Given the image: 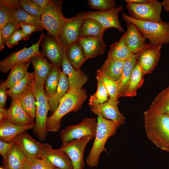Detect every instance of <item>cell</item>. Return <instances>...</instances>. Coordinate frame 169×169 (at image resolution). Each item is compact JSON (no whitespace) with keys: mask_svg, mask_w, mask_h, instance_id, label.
<instances>
[{"mask_svg":"<svg viewBox=\"0 0 169 169\" xmlns=\"http://www.w3.org/2000/svg\"><path fill=\"white\" fill-rule=\"evenodd\" d=\"M144 74L138 62L133 69L128 84L123 96L133 97L137 94V91L143 84Z\"/></svg>","mask_w":169,"mask_h":169,"instance_id":"f1b7e54d","label":"cell"},{"mask_svg":"<svg viewBox=\"0 0 169 169\" xmlns=\"http://www.w3.org/2000/svg\"><path fill=\"white\" fill-rule=\"evenodd\" d=\"M123 20L133 23L150 44L162 46L169 44V22H161L139 20L122 13Z\"/></svg>","mask_w":169,"mask_h":169,"instance_id":"277c9868","label":"cell"},{"mask_svg":"<svg viewBox=\"0 0 169 169\" xmlns=\"http://www.w3.org/2000/svg\"><path fill=\"white\" fill-rule=\"evenodd\" d=\"M33 92L36 100L35 125L33 128V133L40 141L47 137L46 124L48 111L50 110L49 99L46 95L44 85L32 81Z\"/></svg>","mask_w":169,"mask_h":169,"instance_id":"5b68a950","label":"cell"},{"mask_svg":"<svg viewBox=\"0 0 169 169\" xmlns=\"http://www.w3.org/2000/svg\"><path fill=\"white\" fill-rule=\"evenodd\" d=\"M97 122L95 118H86L79 124L68 126L61 131L60 137L62 142L87 136L95 138Z\"/></svg>","mask_w":169,"mask_h":169,"instance_id":"9c48e42d","label":"cell"},{"mask_svg":"<svg viewBox=\"0 0 169 169\" xmlns=\"http://www.w3.org/2000/svg\"><path fill=\"white\" fill-rule=\"evenodd\" d=\"M8 110L4 108L0 107V122L7 120Z\"/></svg>","mask_w":169,"mask_h":169,"instance_id":"816d5d0a","label":"cell"},{"mask_svg":"<svg viewBox=\"0 0 169 169\" xmlns=\"http://www.w3.org/2000/svg\"><path fill=\"white\" fill-rule=\"evenodd\" d=\"M10 12L16 23L19 24L23 23L33 25L44 29L40 18L28 13L22 8Z\"/></svg>","mask_w":169,"mask_h":169,"instance_id":"d590c367","label":"cell"},{"mask_svg":"<svg viewBox=\"0 0 169 169\" xmlns=\"http://www.w3.org/2000/svg\"><path fill=\"white\" fill-rule=\"evenodd\" d=\"M27 161L30 169H54L55 168L41 158H27Z\"/></svg>","mask_w":169,"mask_h":169,"instance_id":"b9f144b4","label":"cell"},{"mask_svg":"<svg viewBox=\"0 0 169 169\" xmlns=\"http://www.w3.org/2000/svg\"><path fill=\"white\" fill-rule=\"evenodd\" d=\"M19 25L24 37V40H28L30 36L33 32L44 29L42 28L29 24L20 23Z\"/></svg>","mask_w":169,"mask_h":169,"instance_id":"f6af8a7d","label":"cell"},{"mask_svg":"<svg viewBox=\"0 0 169 169\" xmlns=\"http://www.w3.org/2000/svg\"><path fill=\"white\" fill-rule=\"evenodd\" d=\"M61 70L58 67L53 65L47 77L44 84V89L48 99L55 93L59 81Z\"/></svg>","mask_w":169,"mask_h":169,"instance_id":"836d02e7","label":"cell"},{"mask_svg":"<svg viewBox=\"0 0 169 169\" xmlns=\"http://www.w3.org/2000/svg\"><path fill=\"white\" fill-rule=\"evenodd\" d=\"M41 158L55 168L73 169L72 161L65 152L60 148L53 149L51 146L47 143H45Z\"/></svg>","mask_w":169,"mask_h":169,"instance_id":"e0dca14e","label":"cell"},{"mask_svg":"<svg viewBox=\"0 0 169 169\" xmlns=\"http://www.w3.org/2000/svg\"><path fill=\"white\" fill-rule=\"evenodd\" d=\"M84 20L79 14L68 18L62 28L59 37V41L65 47L77 42Z\"/></svg>","mask_w":169,"mask_h":169,"instance_id":"9a60e30c","label":"cell"},{"mask_svg":"<svg viewBox=\"0 0 169 169\" xmlns=\"http://www.w3.org/2000/svg\"><path fill=\"white\" fill-rule=\"evenodd\" d=\"M149 0H125L126 3L134 4H140L149 1Z\"/></svg>","mask_w":169,"mask_h":169,"instance_id":"db71d44e","label":"cell"},{"mask_svg":"<svg viewBox=\"0 0 169 169\" xmlns=\"http://www.w3.org/2000/svg\"><path fill=\"white\" fill-rule=\"evenodd\" d=\"M168 152H169V150H168Z\"/></svg>","mask_w":169,"mask_h":169,"instance_id":"94428289","label":"cell"},{"mask_svg":"<svg viewBox=\"0 0 169 169\" xmlns=\"http://www.w3.org/2000/svg\"><path fill=\"white\" fill-rule=\"evenodd\" d=\"M34 72H27L24 76L12 88L7 90V95L11 98L17 97L26 89L30 82L35 79Z\"/></svg>","mask_w":169,"mask_h":169,"instance_id":"8d00e7d4","label":"cell"},{"mask_svg":"<svg viewBox=\"0 0 169 169\" xmlns=\"http://www.w3.org/2000/svg\"><path fill=\"white\" fill-rule=\"evenodd\" d=\"M21 40H24V37L21 29L15 32L7 40L6 44L9 48H11L18 44Z\"/></svg>","mask_w":169,"mask_h":169,"instance_id":"bcb514c9","label":"cell"},{"mask_svg":"<svg viewBox=\"0 0 169 169\" xmlns=\"http://www.w3.org/2000/svg\"><path fill=\"white\" fill-rule=\"evenodd\" d=\"M63 3L61 0H51L43 9L40 18L44 29L58 41L62 28L68 18L63 13Z\"/></svg>","mask_w":169,"mask_h":169,"instance_id":"8992f818","label":"cell"},{"mask_svg":"<svg viewBox=\"0 0 169 169\" xmlns=\"http://www.w3.org/2000/svg\"><path fill=\"white\" fill-rule=\"evenodd\" d=\"M149 109L159 114L169 115V90L167 88L157 95Z\"/></svg>","mask_w":169,"mask_h":169,"instance_id":"d6a6232c","label":"cell"},{"mask_svg":"<svg viewBox=\"0 0 169 169\" xmlns=\"http://www.w3.org/2000/svg\"><path fill=\"white\" fill-rule=\"evenodd\" d=\"M0 169H5L4 168H3L2 167H0Z\"/></svg>","mask_w":169,"mask_h":169,"instance_id":"6f0895ef","label":"cell"},{"mask_svg":"<svg viewBox=\"0 0 169 169\" xmlns=\"http://www.w3.org/2000/svg\"><path fill=\"white\" fill-rule=\"evenodd\" d=\"M161 46L147 44L139 54L138 62L144 75L151 73L155 69L161 56Z\"/></svg>","mask_w":169,"mask_h":169,"instance_id":"2e32d148","label":"cell"},{"mask_svg":"<svg viewBox=\"0 0 169 169\" xmlns=\"http://www.w3.org/2000/svg\"><path fill=\"white\" fill-rule=\"evenodd\" d=\"M126 7L131 18L137 20L161 22L162 7L157 0H149L147 2L134 4L126 3Z\"/></svg>","mask_w":169,"mask_h":169,"instance_id":"52a82bcc","label":"cell"},{"mask_svg":"<svg viewBox=\"0 0 169 169\" xmlns=\"http://www.w3.org/2000/svg\"><path fill=\"white\" fill-rule=\"evenodd\" d=\"M32 81L26 89L17 98L25 112L35 119L36 100L32 90Z\"/></svg>","mask_w":169,"mask_h":169,"instance_id":"4316f807","label":"cell"},{"mask_svg":"<svg viewBox=\"0 0 169 169\" xmlns=\"http://www.w3.org/2000/svg\"><path fill=\"white\" fill-rule=\"evenodd\" d=\"M21 7L24 10L35 17L41 18L43 9L33 0H20Z\"/></svg>","mask_w":169,"mask_h":169,"instance_id":"60d3db41","label":"cell"},{"mask_svg":"<svg viewBox=\"0 0 169 169\" xmlns=\"http://www.w3.org/2000/svg\"><path fill=\"white\" fill-rule=\"evenodd\" d=\"M3 159L5 169H23L27 158L14 142L8 154Z\"/></svg>","mask_w":169,"mask_h":169,"instance_id":"cb8c5ba5","label":"cell"},{"mask_svg":"<svg viewBox=\"0 0 169 169\" xmlns=\"http://www.w3.org/2000/svg\"><path fill=\"white\" fill-rule=\"evenodd\" d=\"M7 88L6 81L0 85V107L4 108L7 100Z\"/></svg>","mask_w":169,"mask_h":169,"instance_id":"681fc988","label":"cell"},{"mask_svg":"<svg viewBox=\"0 0 169 169\" xmlns=\"http://www.w3.org/2000/svg\"><path fill=\"white\" fill-rule=\"evenodd\" d=\"M16 22L11 12L0 5V29H2L9 23Z\"/></svg>","mask_w":169,"mask_h":169,"instance_id":"ee69618b","label":"cell"},{"mask_svg":"<svg viewBox=\"0 0 169 169\" xmlns=\"http://www.w3.org/2000/svg\"><path fill=\"white\" fill-rule=\"evenodd\" d=\"M30 64L27 61L17 64L12 69L5 81L7 88H12L24 76Z\"/></svg>","mask_w":169,"mask_h":169,"instance_id":"e575fe53","label":"cell"},{"mask_svg":"<svg viewBox=\"0 0 169 169\" xmlns=\"http://www.w3.org/2000/svg\"><path fill=\"white\" fill-rule=\"evenodd\" d=\"M127 30L125 32V40L130 50L134 54H139L146 46V39L133 23L126 22Z\"/></svg>","mask_w":169,"mask_h":169,"instance_id":"d6986e66","label":"cell"},{"mask_svg":"<svg viewBox=\"0 0 169 169\" xmlns=\"http://www.w3.org/2000/svg\"><path fill=\"white\" fill-rule=\"evenodd\" d=\"M106 30L97 21L93 19H84L79 33V37L92 36L103 38Z\"/></svg>","mask_w":169,"mask_h":169,"instance_id":"1f68e13d","label":"cell"},{"mask_svg":"<svg viewBox=\"0 0 169 169\" xmlns=\"http://www.w3.org/2000/svg\"><path fill=\"white\" fill-rule=\"evenodd\" d=\"M19 24L16 22L9 23L5 26L2 29H0L2 38L5 44L12 35L17 30L20 29Z\"/></svg>","mask_w":169,"mask_h":169,"instance_id":"7bdbcfd3","label":"cell"},{"mask_svg":"<svg viewBox=\"0 0 169 169\" xmlns=\"http://www.w3.org/2000/svg\"><path fill=\"white\" fill-rule=\"evenodd\" d=\"M40 45L42 46L41 53L53 65L60 69L66 47L49 34H44Z\"/></svg>","mask_w":169,"mask_h":169,"instance_id":"7c38bea8","label":"cell"},{"mask_svg":"<svg viewBox=\"0 0 169 169\" xmlns=\"http://www.w3.org/2000/svg\"><path fill=\"white\" fill-rule=\"evenodd\" d=\"M125 61L116 60L107 57L100 70L105 75L117 82L120 78Z\"/></svg>","mask_w":169,"mask_h":169,"instance_id":"f546056e","label":"cell"},{"mask_svg":"<svg viewBox=\"0 0 169 169\" xmlns=\"http://www.w3.org/2000/svg\"><path fill=\"white\" fill-rule=\"evenodd\" d=\"M119 101L109 99L104 103L90 105L91 110L97 115L111 120L120 126L123 124L125 118L118 108Z\"/></svg>","mask_w":169,"mask_h":169,"instance_id":"5bb4252c","label":"cell"},{"mask_svg":"<svg viewBox=\"0 0 169 169\" xmlns=\"http://www.w3.org/2000/svg\"><path fill=\"white\" fill-rule=\"evenodd\" d=\"M161 3L164 10L169 12V0H164Z\"/></svg>","mask_w":169,"mask_h":169,"instance_id":"f5cc1de1","label":"cell"},{"mask_svg":"<svg viewBox=\"0 0 169 169\" xmlns=\"http://www.w3.org/2000/svg\"><path fill=\"white\" fill-rule=\"evenodd\" d=\"M124 10V7L120 5L116 8L108 11L101 12H89L79 14L84 19L90 18L98 22L105 30L111 28H116L122 33L124 30L118 18L119 13Z\"/></svg>","mask_w":169,"mask_h":169,"instance_id":"8fae6325","label":"cell"},{"mask_svg":"<svg viewBox=\"0 0 169 169\" xmlns=\"http://www.w3.org/2000/svg\"><path fill=\"white\" fill-rule=\"evenodd\" d=\"M97 88L96 92L90 96L89 100V105L102 104L108 99V94L101 79L96 76Z\"/></svg>","mask_w":169,"mask_h":169,"instance_id":"f35d334b","label":"cell"},{"mask_svg":"<svg viewBox=\"0 0 169 169\" xmlns=\"http://www.w3.org/2000/svg\"><path fill=\"white\" fill-rule=\"evenodd\" d=\"M54 169H60V168H54Z\"/></svg>","mask_w":169,"mask_h":169,"instance_id":"680465c9","label":"cell"},{"mask_svg":"<svg viewBox=\"0 0 169 169\" xmlns=\"http://www.w3.org/2000/svg\"><path fill=\"white\" fill-rule=\"evenodd\" d=\"M34 69L35 80L37 83L44 85L45 80L50 72L53 65L44 56L36 55L29 60Z\"/></svg>","mask_w":169,"mask_h":169,"instance_id":"7402d4cb","label":"cell"},{"mask_svg":"<svg viewBox=\"0 0 169 169\" xmlns=\"http://www.w3.org/2000/svg\"><path fill=\"white\" fill-rule=\"evenodd\" d=\"M14 143L13 141L8 142L0 140V154L3 159H4L8 154Z\"/></svg>","mask_w":169,"mask_h":169,"instance_id":"c3c4849f","label":"cell"},{"mask_svg":"<svg viewBox=\"0 0 169 169\" xmlns=\"http://www.w3.org/2000/svg\"><path fill=\"white\" fill-rule=\"evenodd\" d=\"M145 131L148 138L157 147L168 151L169 116L149 109L143 113Z\"/></svg>","mask_w":169,"mask_h":169,"instance_id":"7a4b0ae2","label":"cell"},{"mask_svg":"<svg viewBox=\"0 0 169 169\" xmlns=\"http://www.w3.org/2000/svg\"><path fill=\"white\" fill-rule=\"evenodd\" d=\"M44 35L42 33L38 41L30 47H24L20 50L14 52L0 62V71L6 73L11 71L16 65L27 61L36 55L44 56L39 50V48L42 38Z\"/></svg>","mask_w":169,"mask_h":169,"instance_id":"ba28073f","label":"cell"},{"mask_svg":"<svg viewBox=\"0 0 169 169\" xmlns=\"http://www.w3.org/2000/svg\"><path fill=\"white\" fill-rule=\"evenodd\" d=\"M69 88V82L67 76L62 71L57 88L55 94L49 99L50 106V114H52L58 108L60 100L65 95Z\"/></svg>","mask_w":169,"mask_h":169,"instance_id":"83f0119b","label":"cell"},{"mask_svg":"<svg viewBox=\"0 0 169 169\" xmlns=\"http://www.w3.org/2000/svg\"><path fill=\"white\" fill-rule=\"evenodd\" d=\"M94 138L91 136H87L62 142L59 148L69 157L73 169H83L84 166V154L85 148L88 143Z\"/></svg>","mask_w":169,"mask_h":169,"instance_id":"30bf717a","label":"cell"},{"mask_svg":"<svg viewBox=\"0 0 169 169\" xmlns=\"http://www.w3.org/2000/svg\"><path fill=\"white\" fill-rule=\"evenodd\" d=\"M87 1L90 8L102 11L110 10L116 7L114 0H88Z\"/></svg>","mask_w":169,"mask_h":169,"instance_id":"ab89813d","label":"cell"},{"mask_svg":"<svg viewBox=\"0 0 169 169\" xmlns=\"http://www.w3.org/2000/svg\"><path fill=\"white\" fill-rule=\"evenodd\" d=\"M4 43L2 38V34L0 33V51H1L4 48Z\"/></svg>","mask_w":169,"mask_h":169,"instance_id":"11a10c76","label":"cell"},{"mask_svg":"<svg viewBox=\"0 0 169 169\" xmlns=\"http://www.w3.org/2000/svg\"><path fill=\"white\" fill-rule=\"evenodd\" d=\"M87 98L84 89L69 88L60 100L56 110L47 117L46 124L47 133L58 131L60 128L63 116L69 112L78 111Z\"/></svg>","mask_w":169,"mask_h":169,"instance_id":"6da1fadb","label":"cell"},{"mask_svg":"<svg viewBox=\"0 0 169 169\" xmlns=\"http://www.w3.org/2000/svg\"><path fill=\"white\" fill-rule=\"evenodd\" d=\"M23 169H30L29 166L28 165V163L27 161V159L26 162Z\"/></svg>","mask_w":169,"mask_h":169,"instance_id":"9f6ffc18","label":"cell"},{"mask_svg":"<svg viewBox=\"0 0 169 169\" xmlns=\"http://www.w3.org/2000/svg\"><path fill=\"white\" fill-rule=\"evenodd\" d=\"M35 124L26 126L18 125L13 124L7 120L0 122V140L7 142L13 141L19 134L33 129Z\"/></svg>","mask_w":169,"mask_h":169,"instance_id":"603a6c76","label":"cell"},{"mask_svg":"<svg viewBox=\"0 0 169 169\" xmlns=\"http://www.w3.org/2000/svg\"><path fill=\"white\" fill-rule=\"evenodd\" d=\"M139 54H134L124 64L120 78L117 82L119 98L124 96L133 68L138 61Z\"/></svg>","mask_w":169,"mask_h":169,"instance_id":"d4e9b609","label":"cell"},{"mask_svg":"<svg viewBox=\"0 0 169 169\" xmlns=\"http://www.w3.org/2000/svg\"><path fill=\"white\" fill-rule=\"evenodd\" d=\"M66 54L68 59L76 70L79 69L87 60L81 48L77 42L72 43L66 48Z\"/></svg>","mask_w":169,"mask_h":169,"instance_id":"4dcf8cb0","label":"cell"},{"mask_svg":"<svg viewBox=\"0 0 169 169\" xmlns=\"http://www.w3.org/2000/svg\"><path fill=\"white\" fill-rule=\"evenodd\" d=\"M62 71L68 77L69 88L81 89L87 82L88 77L81 70L74 69L68 59L66 54L64 55L62 63Z\"/></svg>","mask_w":169,"mask_h":169,"instance_id":"ffe728a7","label":"cell"},{"mask_svg":"<svg viewBox=\"0 0 169 169\" xmlns=\"http://www.w3.org/2000/svg\"><path fill=\"white\" fill-rule=\"evenodd\" d=\"M97 126L95 139L86 162L88 167L93 168L98 166L101 154L103 151L108 153L105 144L110 136L117 132L120 126L113 121L105 119L100 115L97 118Z\"/></svg>","mask_w":169,"mask_h":169,"instance_id":"3957f363","label":"cell"},{"mask_svg":"<svg viewBox=\"0 0 169 169\" xmlns=\"http://www.w3.org/2000/svg\"><path fill=\"white\" fill-rule=\"evenodd\" d=\"M96 76L100 77L108 93L109 99L117 100L118 98L117 83L105 75L100 69L97 70Z\"/></svg>","mask_w":169,"mask_h":169,"instance_id":"74e56055","label":"cell"},{"mask_svg":"<svg viewBox=\"0 0 169 169\" xmlns=\"http://www.w3.org/2000/svg\"><path fill=\"white\" fill-rule=\"evenodd\" d=\"M33 1L43 9L50 3L51 0H33Z\"/></svg>","mask_w":169,"mask_h":169,"instance_id":"f907efd6","label":"cell"},{"mask_svg":"<svg viewBox=\"0 0 169 169\" xmlns=\"http://www.w3.org/2000/svg\"><path fill=\"white\" fill-rule=\"evenodd\" d=\"M77 42L81 48L87 59L103 54L106 47L103 38L98 37H79Z\"/></svg>","mask_w":169,"mask_h":169,"instance_id":"ac0fdd59","label":"cell"},{"mask_svg":"<svg viewBox=\"0 0 169 169\" xmlns=\"http://www.w3.org/2000/svg\"><path fill=\"white\" fill-rule=\"evenodd\" d=\"M8 110L7 120L14 125L26 126L35 124L34 119L28 115L22 108L17 98H11Z\"/></svg>","mask_w":169,"mask_h":169,"instance_id":"44dd1931","label":"cell"},{"mask_svg":"<svg viewBox=\"0 0 169 169\" xmlns=\"http://www.w3.org/2000/svg\"><path fill=\"white\" fill-rule=\"evenodd\" d=\"M125 32L120 39L110 46L107 58L114 60L125 61L133 54L128 48L125 40Z\"/></svg>","mask_w":169,"mask_h":169,"instance_id":"484cf974","label":"cell"},{"mask_svg":"<svg viewBox=\"0 0 169 169\" xmlns=\"http://www.w3.org/2000/svg\"><path fill=\"white\" fill-rule=\"evenodd\" d=\"M13 141L27 158H41L45 143L36 141L26 131L17 135Z\"/></svg>","mask_w":169,"mask_h":169,"instance_id":"4fadbf2b","label":"cell"},{"mask_svg":"<svg viewBox=\"0 0 169 169\" xmlns=\"http://www.w3.org/2000/svg\"><path fill=\"white\" fill-rule=\"evenodd\" d=\"M169 116V115H168Z\"/></svg>","mask_w":169,"mask_h":169,"instance_id":"6125c7cd","label":"cell"},{"mask_svg":"<svg viewBox=\"0 0 169 169\" xmlns=\"http://www.w3.org/2000/svg\"><path fill=\"white\" fill-rule=\"evenodd\" d=\"M167 88L168 89V90H169V85L168 87Z\"/></svg>","mask_w":169,"mask_h":169,"instance_id":"91938a15","label":"cell"},{"mask_svg":"<svg viewBox=\"0 0 169 169\" xmlns=\"http://www.w3.org/2000/svg\"><path fill=\"white\" fill-rule=\"evenodd\" d=\"M0 5L10 12L21 8L19 0H0Z\"/></svg>","mask_w":169,"mask_h":169,"instance_id":"7dc6e473","label":"cell"}]
</instances>
